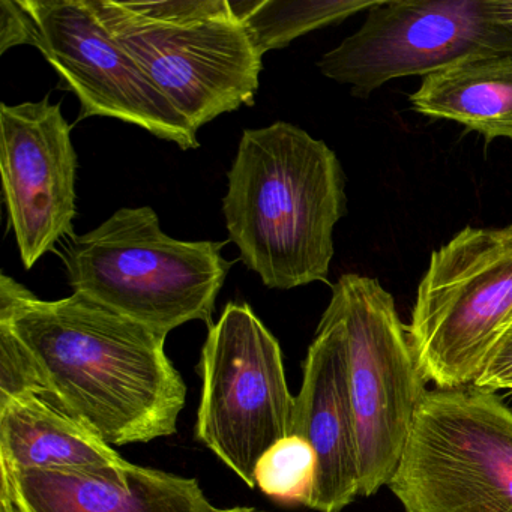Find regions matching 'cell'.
<instances>
[{
    "mask_svg": "<svg viewBox=\"0 0 512 512\" xmlns=\"http://www.w3.org/2000/svg\"><path fill=\"white\" fill-rule=\"evenodd\" d=\"M199 373L197 439L256 488L257 463L292 428L295 397L280 343L250 305L230 302L209 326Z\"/></svg>",
    "mask_w": 512,
    "mask_h": 512,
    "instance_id": "8",
    "label": "cell"
},
{
    "mask_svg": "<svg viewBox=\"0 0 512 512\" xmlns=\"http://www.w3.org/2000/svg\"><path fill=\"white\" fill-rule=\"evenodd\" d=\"M224 245L179 241L149 206L121 208L97 229L71 236L64 262L74 293L169 335L193 320L212 325L230 271Z\"/></svg>",
    "mask_w": 512,
    "mask_h": 512,
    "instance_id": "3",
    "label": "cell"
},
{
    "mask_svg": "<svg viewBox=\"0 0 512 512\" xmlns=\"http://www.w3.org/2000/svg\"><path fill=\"white\" fill-rule=\"evenodd\" d=\"M511 323L512 224L466 227L433 251L407 325L427 382L475 385Z\"/></svg>",
    "mask_w": 512,
    "mask_h": 512,
    "instance_id": "6",
    "label": "cell"
},
{
    "mask_svg": "<svg viewBox=\"0 0 512 512\" xmlns=\"http://www.w3.org/2000/svg\"><path fill=\"white\" fill-rule=\"evenodd\" d=\"M290 434L313 446L316 484L308 508L341 512L359 496L358 437L350 397L343 322L329 304L304 361Z\"/></svg>",
    "mask_w": 512,
    "mask_h": 512,
    "instance_id": "12",
    "label": "cell"
},
{
    "mask_svg": "<svg viewBox=\"0 0 512 512\" xmlns=\"http://www.w3.org/2000/svg\"><path fill=\"white\" fill-rule=\"evenodd\" d=\"M227 178L223 214L244 265L269 289L328 283L334 229L347 202L335 152L275 122L244 131Z\"/></svg>",
    "mask_w": 512,
    "mask_h": 512,
    "instance_id": "2",
    "label": "cell"
},
{
    "mask_svg": "<svg viewBox=\"0 0 512 512\" xmlns=\"http://www.w3.org/2000/svg\"><path fill=\"white\" fill-rule=\"evenodd\" d=\"M91 5L194 130L254 106L263 56L230 0H91Z\"/></svg>",
    "mask_w": 512,
    "mask_h": 512,
    "instance_id": "4",
    "label": "cell"
},
{
    "mask_svg": "<svg viewBox=\"0 0 512 512\" xmlns=\"http://www.w3.org/2000/svg\"><path fill=\"white\" fill-rule=\"evenodd\" d=\"M0 512H20L19 506L14 502L10 481L2 473V487H0Z\"/></svg>",
    "mask_w": 512,
    "mask_h": 512,
    "instance_id": "20",
    "label": "cell"
},
{
    "mask_svg": "<svg viewBox=\"0 0 512 512\" xmlns=\"http://www.w3.org/2000/svg\"><path fill=\"white\" fill-rule=\"evenodd\" d=\"M377 0H241L230 2L260 56L296 38L370 10Z\"/></svg>",
    "mask_w": 512,
    "mask_h": 512,
    "instance_id": "16",
    "label": "cell"
},
{
    "mask_svg": "<svg viewBox=\"0 0 512 512\" xmlns=\"http://www.w3.org/2000/svg\"><path fill=\"white\" fill-rule=\"evenodd\" d=\"M20 512H206L194 478L128 463L103 472L13 470L0 461Z\"/></svg>",
    "mask_w": 512,
    "mask_h": 512,
    "instance_id": "13",
    "label": "cell"
},
{
    "mask_svg": "<svg viewBox=\"0 0 512 512\" xmlns=\"http://www.w3.org/2000/svg\"><path fill=\"white\" fill-rule=\"evenodd\" d=\"M25 392H50L40 368L10 326L0 323V404Z\"/></svg>",
    "mask_w": 512,
    "mask_h": 512,
    "instance_id": "18",
    "label": "cell"
},
{
    "mask_svg": "<svg viewBox=\"0 0 512 512\" xmlns=\"http://www.w3.org/2000/svg\"><path fill=\"white\" fill-rule=\"evenodd\" d=\"M0 461L13 470L76 472L130 463L52 392H25L0 404Z\"/></svg>",
    "mask_w": 512,
    "mask_h": 512,
    "instance_id": "14",
    "label": "cell"
},
{
    "mask_svg": "<svg viewBox=\"0 0 512 512\" xmlns=\"http://www.w3.org/2000/svg\"><path fill=\"white\" fill-rule=\"evenodd\" d=\"M512 382V323L500 337L485 364L484 370L476 379V388L497 391L508 389Z\"/></svg>",
    "mask_w": 512,
    "mask_h": 512,
    "instance_id": "19",
    "label": "cell"
},
{
    "mask_svg": "<svg viewBox=\"0 0 512 512\" xmlns=\"http://www.w3.org/2000/svg\"><path fill=\"white\" fill-rule=\"evenodd\" d=\"M409 101L416 113L457 122L487 145L512 140V53L473 56L428 74Z\"/></svg>",
    "mask_w": 512,
    "mask_h": 512,
    "instance_id": "15",
    "label": "cell"
},
{
    "mask_svg": "<svg viewBox=\"0 0 512 512\" xmlns=\"http://www.w3.org/2000/svg\"><path fill=\"white\" fill-rule=\"evenodd\" d=\"M317 457L299 436L284 437L263 454L256 467V485L271 499L307 506L316 484Z\"/></svg>",
    "mask_w": 512,
    "mask_h": 512,
    "instance_id": "17",
    "label": "cell"
},
{
    "mask_svg": "<svg viewBox=\"0 0 512 512\" xmlns=\"http://www.w3.org/2000/svg\"><path fill=\"white\" fill-rule=\"evenodd\" d=\"M406 512H512V409L493 391H427L388 484Z\"/></svg>",
    "mask_w": 512,
    "mask_h": 512,
    "instance_id": "5",
    "label": "cell"
},
{
    "mask_svg": "<svg viewBox=\"0 0 512 512\" xmlns=\"http://www.w3.org/2000/svg\"><path fill=\"white\" fill-rule=\"evenodd\" d=\"M28 14L26 46L46 61L79 98V121L104 116L137 125L179 148H199L190 122L149 80L113 37L91 0H20Z\"/></svg>",
    "mask_w": 512,
    "mask_h": 512,
    "instance_id": "10",
    "label": "cell"
},
{
    "mask_svg": "<svg viewBox=\"0 0 512 512\" xmlns=\"http://www.w3.org/2000/svg\"><path fill=\"white\" fill-rule=\"evenodd\" d=\"M77 154L71 125L49 95L37 103L0 107V172L8 221L20 259L32 269L77 215Z\"/></svg>",
    "mask_w": 512,
    "mask_h": 512,
    "instance_id": "11",
    "label": "cell"
},
{
    "mask_svg": "<svg viewBox=\"0 0 512 512\" xmlns=\"http://www.w3.org/2000/svg\"><path fill=\"white\" fill-rule=\"evenodd\" d=\"M206 512H262L257 511L254 508H248V506H235V508H215L209 503L208 508H206Z\"/></svg>",
    "mask_w": 512,
    "mask_h": 512,
    "instance_id": "22",
    "label": "cell"
},
{
    "mask_svg": "<svg viewBox=\"0 0 512 512\" xmlns=\"http://www.w3.org/2000/svg\"><path fill=\"white\" fill-rule=\"evenodd\" d=\"M346 337L350 397L358 437L359 496L391 481L427 380L391 293L376 280L344 274L331 301Z\"/></svg>",
    "mask_w": 512,
    "mask_h": 512,
    "instance_id": "7",
    "label": "cell"
},
{
    "mask_svg": "<svg viewBox=\"0 0 512 512\" xmlns=\"http://www.w3.org/2000/svg\"><path fill=\"white\" fill-rule=\"evenodd\" d=\"M499 53H512V28L497 16L496 0H377L364 25L317 67L353 97L368 98L391 80Z\"/></svg>",
    "mask_w": 512,
    "mask_h": 512,
    "instance_id": "9",
    "label": "cell"
},
{
    "mask_svg": "<svg viewBox=\"0 0 512 512\" xmlns=\"http://www.w3.org/2000/svg\"><path fill=\"white\" fill-rule=\"evenodd\" d=\"M0 323L31 353L56 400L109 445L178 430L187 386L164 350L167 335L80 293L44 301L7 274Z\"/></svg>",
    "mask_w": 512,
    "mask_h": 512,
    "instance_id": "1",
    "label": "cell"
},
{
    "mask_svg": "<svg viewBox=\"0 0 512 512\" xmlns=\"http://www.w3.org/2000/svg\"><path fill=\"white\" fill-rule=\"evenodd\" d=\"M496 11L499 19L512 28V0H496Z\"/></svg>",
    "mask_w": 512,
    "mask_h": 512,
    "instance_id": "21",
    "label": "cell"
},
{
    "mask_svg": "<svg viewBox=\"0 0 512 512\" xmlns=\"http://www.w3.org/2000/svg\"><path fill=\"white\" fill-rule=\"evenodd\" d=\"M509 391H512V382L511 385L508 386Z\"/></svg>",
    "mask_w": 512,
    "mask_h": 512,
    "instance_id": "23",
    "label": "cell"
}]
</instances>
